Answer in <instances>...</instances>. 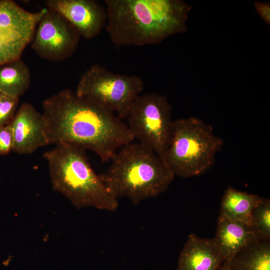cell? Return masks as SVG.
Here are the masks:
<instances>
[{"instance_id": "1", "label": "cell", "mask_w": 270, "mask_h": 270, "mask_svg": "<svg viewBox=\"0 0 270 270\" xmlns=\"http://www.w3.org/2000/svg\"><path fill=\"white\" fill-rule=\"evenodd\" d=\"M42 106L48 144H74L106 162L134 140L127 124L116 114L72 90L53 94Z\"/></svg>"}, {"instance_id": "2", "label": "cell", "mask_w": 270, "mask_h": 270, "mask_svg": "<svg viewBox=\"0 0 270 270\" xmlns=\"http://www.w3.org/2000/svg\"><path fill=\"white\" fill-rule=\"evenodd\" d=\"M106 30L116 46L160 43L186 30L191 6L180 0H105Z\"/></svg>"}, {"instance_id": "3", "label": "cell", "mask_w": 270, "mask_h": 270, "mask_svg": "<svg viewBox=\"0 0 270 270\" xmlns=\"http://www.w3.org/2000/svg\"><path fill=\"white\" fill-rule=\"evenodd\" d=\"M110 160L101 178L118 199L126 198L134 204L164 192L175 176L158 154L139 142L123 146Z\"/></svg>"}, {"instance_id": "4", "label": "cell", "mask_w": 270, "mask_h": 270, "mask_svg": "<svg viewBox=\"0 0 270 270\" xmlns=\"http://www.w3.org/2000/svg\"><path fill=\"white\" fill-rule=\"evenodd\" d=\"M43 157L48 162L53 190L66 197L76 208L117 209L118 199L94 172L84 149L74 144H60L44 152Z\"/></svg>"}, {"instance_id": "5", "label": "cell", "mask_w": 270, "mask_h": 270, "mask_svg": "<svg viewBox=\"0 0 270 270\" xmlns=\"http://www.w3.org/2000/svg\"><path fill=\"white\" fill-rule=\"evenodd\" d=\"M224 144L213 128L196 117L173 120L164 160L174 176L188 178L200 175L214 164Z\"/></svg>"}, {"instance_id": "6", "label": "cell", "mask_w": 270, "mask_h": 270, "mask_svg": "<svg viewBox=\"0 0 270 270\" xmlns=\"http://www.w3.org/2000/svg\"><path fill=\"white\" fill-rule=\"evenodd\" d=\"M144 88V82L139 76L114 73L96 64L82 74L74 92L122 120L126 118L131 105Z\"/></svg>"}, {"instance_id": "7", "label": "cell", "mask_w": 270, "mask_h": 270, "mask_svg": "<svg viewBox=\"0 0 270 270\" xmlns=\"http://www.w3.org/2000/svg\"><path fill=\"white\" fill-rule=\"evenodd\" d=\"M171 112L172 106L164 96L148 92L136 98L126 118L134 138L163 160L172 128Z\"/></svg>"}, {"instance_id": "8", "label": "cell", "mask_w": 270, "mask_h": 270, "mask_svg": "<svg viewBox=\"0 0 270 270\" xmlns=\"http://www.w3.org/2000/svg\"><path fill=\"white\" fill-rule=\"evenodd\" d=\"M46 10L30 12L13 0H0V66L20 58Z\"/></svg>"}, {"instance_id": "9", "label": "cell", "mask_w": 270, "mask_h": 270, "mask_svg": "<svg viewBox=\"0 0 270 270\" xmlns=\"http://www.w3.org/2000/svg\"><path fill=\"white\" fill-rule=\"evenodd\" d=\"M37 26L31 48L42 58L62 62L75 52L80 36L60 13L46 8Z\"/></svg>"}, {"instance_id": "10", "label": "cell", "mask_w": 270, "mask_h": 270, "mask_svg": "<svg viewBox=\"0 0 270 270\" xmlns=\"http://www.w3.org/2000/svg\"><path fill=\"white\" fill-rule=\"evenodd\" d=\"M46 8L62 14L80 36L92 39L106 26V8L94 0H48Z\"/></svg>"}, {"instance_id": "11", "label": "cell", "mask_w": 270, "mask_h": 270, "mask_svg": "<svg viewBox=\"0 0 270 270\" xmlns=\"http://www.w3.org/2000/svg\"><path fill=\"white\" fill-rule=\"evenodd\" d=\"M9 124L13 132L14 152L30 154L48 144L43 116L32 104H22Z\"/></svg>"}, {"instance_id": "12", "label": "cell", "mask_w": 270, "mask_h": 270, "mask_svg": "<svg viewBox=\"0 0 270 270\" xmlns=\"http://www.w3.org/2000/svg\"><path fill=\"white\" fill-rule=\"evenodd\" d=\"M224 262L214 238L191 234L180 253L177 270H218Z\"/></svg>"}, {"instance_id": "13", "label": "cell", "mask_w": 270, "mask_h": 270, "mask_svg": "<svg viewBox=\"0 0 270 270\" xmlns=\"http://www.w3.org/2000/svg\"><path fill=\"white\" fill-rule=\"evenodd\" d=\"M214 238L224 261L230 262L243 248L259 240L251 226L220 216Z\"/></svg>"}, {"instance_id": "14", "label": "cell", "mask_w": 270, "mask_h": 270, "mask_svg": "<svg viewBox=\"0 0 270 270\" xmlns=\"http://www.w3.org/2000/svg\"><path fill=\"white\" fill-rule=\"evenodd\" d=\"M260 198L228 186L222 198L218 216L251 226L252 210Z\"/></svg>"}, {"instance_id": "15", "label": "cell", "mask_w": 270, "mask_h": 270, "mask_svg": "<svg viewBox=\"0 0 270 270\" xmlns=\"http://www.w3.org/2000/svg\"><path fill=\"white\" fill-rule=\"evenodd\" d=\"M30 83V69L21 58L0 66V90L8 95L19 98Z\"/></svg>"}, {"instance_id": "16", "label": "cell", "mask_w": 270, "mask_h": 270, "mask_svg": "<svg viewBox=\"0 0 270 270\" xmlns=\"http://www.w3.org/2000/svg\"><path fill=\"white\" fill-rule=\"evenodd\" d=\"M232 270H270V241L258 240L243 248L234 256Z\"/></svg>"}, {"instance_id": "17", "label": "cell", "mask_w": 270, "mask_h": 270, "mask_svg": "<svg viewBox=\"0 0 270 270\" xmlns=\"http://www.w3.org/2000/svg\"><path fill=\"white\" fill-rule=\"evenodd\" d=\"M251 226L260 240H270V200L260 198L252 213Z\"/></svg>"}, {"instance_id": "18", "label": "cell", "mask_w": 270, "mask_h": 270, "mask_svg": "<svg viewBox=\"0 0 270 270\" xmlns=\"http://www.w3.org/2000/svg\"><path fill=\"white\" fill-rule=\"evenodd\" d=\"M18 102L19 98L9 96L0 104V126L10 123L17 110Z\"/></svg>"}, {"instance_id": "19", "label": "cell", "mask_w": 270, "mask_h": 270, "mask_svg": "<svg viewBox=\"0 0 270 270\" xmlns=\"http://www.w3.org/2000/svg\"><path fill=\"white\" fill-rule=\"evenodd\" d=\"M14 135L10 124L0 126V155L8 154L13 150Z\"/></svg>"}, {"instance_id": "20", "label": "cell", "mask_w": 270, "mask_h": 270, "mask_svg": "<svg viewBox=\"0 0 270 270\" xmlns=\"http://www.w3.org/2000/svg\"><path fill=\"white\" fill-rule=\"evenodd\" d=\"M256 11L267 24L270 22V6L268 3L258 2L255 4Z\"/></svg>"}, {"instance_id": "21", "label": "cell", "mask_w": 270, "mask_h": 270, "mask_svg": "<svg viewBox=\"0 0 270 270\" xmlns=\"http://www.w3.org/2000/svg\"><path fill=\"white\" fill-rule=\"evenodd\" d=\"M218 270H232L230 266V262L224 261L222 266Z\"/></svg>"}, {"instance_id": "22", "label": "cell", "mask_w": 270, "mask_h": 270, "mask_svg": "<svg viewBox=\"0 0 270 270\" xmlns=\"http://www.w3.org/2000/svg\"><path fill=\"white\" fill-rule=\"evenodd\" d=\"M9 96H10L0 90V104Z\"/></svg>"}]
</instances>
